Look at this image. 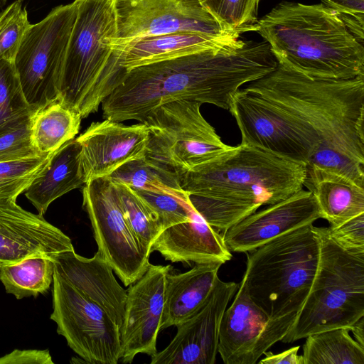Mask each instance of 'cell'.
Returning a JSON list of instances; mask_svg holds the SVG:
<instances>
[{"label":"cell","instance_id":"7402d4cb","mask_svg":"<svg viewBox=\"0 0 364 364\" xmlns=\"http://www.w3.org/2000/svg\"><path fill=\"white\" fill-rule=\"evenodd\" d=\"M223 264H196L190 270L166 275L161 330L176 326L193 314L209 296Z\"/></svg>","mask_w":364,"mask_h":364},{"label":"cell","instance_id":"3957f363","mask_svg":"<svg viewBox=\"0 0 364 364\" xmlns=\"http://www.w3.org/2000/svg\"><path fill=\"white\" fill-rule=\"evenodd\" d=\"M306 172L304 164L240 143L188 171L179 181L196 212L224 232L259 207L303 189Z\"/></svg>","mask_w":364,"mask_h":364},{"label":"cell","instance_id":"8fae6325","mask_svg":"<svg viewBox=\"0 0 364 364\" xmlns=\"http://www.w3.org/2000/svg\"><path fill=\"white\" fill-rule=\"evenodd\" d=\"M82 196L98 252L129 286L147 269L149 255L127 220L115 183L109 176L91 179L85 183Z\"/></svg>","mask_w":364,"mask_h":364},{"label":"cell","instance_id":"5bb4252c","mask_svg":"<svg viewBox=\"0 0 364 364\" xmlns=\"http://www.w3.org/2000/svg\"><path fill=\"white\" fill-rule=\"evenodd\" d=\"M239 283L218 277L203 305L176 326L170 343L151 356V364H214L218 354L219 329L228 304Z\"/></svg>","mask_w":364,"mask_h":364},{"label":"cell","instance_id":"f35d334b","mask_svg":"<svg viewBox=\"0 0 364 364\" xmlns=\"http://www.w3.org/2000/svg\"><path fill=\"white\" fill-rule=\"evenodd\" d=\"M299 346H295L282 353L274 354L266 351L265 357L259 361L260 364H304L302 355H298Z\"/></svg>","mask_w":364,"mask_h":364},{"label":"cell","instance_id":"7a4b0ae2","mask_svg":"<svg viewBox=\"0 0 364 364\" xmlns=\"http://www.w3.org/2000/svg\"><path fill=\"white\" fill-rule=\"evenodd\" d=\"M278 63L266 41L207 50L127 70L123 82L102 103L105 118L142 122L156 107L175 100L208 103L228 109L246 83Z\"/></svg>","mask_w":364,"mask_h":364},{"label":"cell","instance_id":"ffe728a7","mask_svg":"<svg viewBox=\"0 0 364 364\" xmlns=\"http://www.w3.org/2000/svg\"><path fill=\"white\" fill-rule=\"evenodd\" d=\"M152 251L172 262L224 264L232 257L223 235L197 212L189 221L164 229L155 239Z\"/></svg>","mask_w":364,"mask_h":364},{"label":"cell","instance_id":"d4e9b609","mask_svg":"<svg viewBox=\"0 0 364 364\" xmlns=\"http://www.w3.org/2000/svg\"><path fill=\"white\" fill-rule=\"evenodd\" d=\"M81 116L59 100L38 110L33 116L31 135L33 146L41 154H50L78 133Z\"/></svg>","mask_w":364,"mask_h":364},{"label":"cell","instance_id":"8992f818","mask_svg":"<svg viewBox=\"0 0 364 364\" xmlns=\"http://www.w3.org/2000/svg\"><path fill=\"white\" fill-rule=\"evenodd\" d=\"M246 253L240 284L252 301L269 317L297 316L317 268L316 227H301Z\"/></svg>","mask_w":364,"mask_h":364},{"label":"cell","instance_id":"cb8c5ba5","mask_svg":"<svg viewBox=\"0 0 364 364\" xmlns=\"http://www.w3.org/2000/svg\"><path fill=\"white\" fill-rule=\"evenodd\" d=\"M304 186L314 196L321 218L334 228L364 213V187L338 173L307 168Z\"/></svg>","mask_w":364,"mask_h":364},{"label":"cell","instance_id":"5b68a950","mask_svg":"<svg viewBox=\"0 0 364 364\" xmlns=\"http://www.w3.org/2000/svg\"><path fill=\"white\" fill-rule=\"evenodd\" d=\"M75 1L58 100L85 118L123 82L127 69L109 46L117 30L114 0Z\"/></svg>","mask_w":364,"mask_h":364},{"label":"cell","instance_id":"4fadbf2b","mask_svg":"<svg viewBox=\"0 0 364 364\" xmlns=\"http://www.w3.org/2000/svg\"><path fill=\"white\" fill-rule=\"evenodd\" d=\"M296 318L269 317L239 283L233 301L221 319L218 353L225 364H255L272 346L282 341Z\"/></svg>","mask_w":364,"mask_h":364},{"label":"cell","instance_id":"30bf717a","mask_svg":"<svg viewBox=\"0 0 364 364\" xmlns=\"http://www.w3.org/2000/svg\"><path fill=\"white\" fill-rule=\"evenodd\" d=\"M50 318L57 332L85 363L117 364L122 357L120 329L105 311L56 272Z\"/></svg>","mask_w":364,"mask_h":364},{"label":"cell","instance_id":"6da1fadb","mask_svg":"<svg viewBox=\"0 0 364 364\" xmlns=\"http://www.w3.org/2000/svg\"><path fill=\"white\" fill-rule=\"evenodd\" d=\"M243 89L277 114L284 157L364 187V76L313 79L278 65Z\"/></svg>","mask_w":364,"mask_h":364},{"label":"cell","instance_id":"74e56055","mask_svg":"<svg viewBox=\"0 0 364 364\" xmlns=\"http://www.w3.org/2000/svg\"><path fill=\"white\" fill-rule=\"evenodd\" d=\"M0 364H53L48 350H18L0 358Z\"/></svg>","mask_w":364,"mask_h":364},{"label":"cell","instance_id":"8d00e7d4","mask_svg":"<svg viewBox=\"0 0 364 364\" xmlns=\"http://www.w3.org/2000/svg\"><path fill=\"white\" fill-rule=\"evenodd\" d=\"M331 237L344 249L364 252V213L334 228H329Z\"/></svg>","mask_w":364,"mask_h":364},{"label":"cell","instance_id":"7c38bea8","mask_svg":"<svg viewBox=\"0 0 364 364\" xmlns=\"http://www.w3.org/2000/svg\"><path fill=\"white\" fill-rule=\"evenodd\" d=\"M117 30L114 48L144 37L178 32L240 38L226 30L199 0H114Z\"/></svg>","mask_w":364,"mask_h":364},{"label":"cell","instance_id":"d6a6232c","mask_svg":"<svg viewBox=\"0 0 364 364\" xmlns=\"http://www.w3.org/2000/svg\"><path fill=\"white\" fill-rule=\"evenodd\" d=\"M51 154L0 162V197L16 199L44 168Z\"/></svg>","mask_w":364,"mask_h":364},{"label":"cell","instance_id":"ac0fdd59","mask_svg":"<svg viewBox=\"0 0 364 364\" xmlns=\"http://www.w3.org/2000/svg\"><path fill=\"white\" fill-rule=\"evenodd\" d=\"M75 139L87 182L108 176L124 164L144 156L149 130L144 123L125 125L105 119L92 123Z\"/></svg>","mask_w":364,"mask_h":364},{"label":"cell","instance_id":"277c9868","mask_svg":"<svg viewBox=\"0 0 364 364\" xmlns=\"http://www.w3.org/2000/svg\"><path fill=\"white\" fill-rule=\"evenodd\" d=\"M282 68L313 79L364 76V46L323 4L282 1L257 21Z\"/></svg>","mask_w":364,"mask_h":364},{"label":"cell","instance_id":"ba28073f","mask_svg":"<svg viewBox=\"0 0 364 364\" xmlns=\"http://www.w3.org/2000/svg\"><path fill=\"white\" fill-rule=\"evenodd\" d=\"M201 105L175 100L148 114L141 122L149 130L144 156L179 178L230 149L203 117Z\"/></svg>","mask_w":364,"mask_h":364},{"label":"cell","instance_id":"d590c367","mask_svg":"<svg viewBox=\"0 0 364 364\" xmlns=\"http://www.w3.org/2000/svg\"><path fill=\"white\" fill-rule=\"evenodd\" d=\"M361 43H364V0H321Z\"/></svg>","mask_w":364,"mask_h":364},{"label":"cell","instance_id":"9c48e42d","mask_svg":"<svg viewBox=\"0 0 364 364\" xmlns=\"http://www.w3.org/2000/svg\"><path fill=\"white\" fill-rule=\"evenodd\" d=\"M77 2L53 8L39 22L30 24L14 65L32 111L58 100L68 45L76 18Z\"/></svg>","mask_w":364,"mask_h":364},{"label":"cell","instance_id":"44dd1931","mask_svg":"<svg viewBox=\"0 0 364 364\" xmlns=\"http://www.w3.org/2000/svg\"><path fill=\"white\" fill-rule=\"evenodd\" d=\"M240 38L216 37L198 33L178 32L144 37L114 48L122 67L127 70L212 49L237 48Z\"/></svg>","mask_w":364,"mask_h":364},{"label":"cell","instance_id":"603a6c76","mask_svg":"<svg viewBox=\"0 0 364 364\" xmlns=\"http://www.w3.org/2000/svg\"><path fill=\"white\" fill-rule=\"evenodd\" d=\"M85 183L80 146L76 139H71L50 154L44 168L24 192L43 215L53 201Z\"/></svg>","mask_w":364,"mask_h":364},{"label":"cell","instance_id":"60d3db41","mask_svg":"<svg viewBox=\"0 0 364 364\" xmlns=\"http://www.w3.org/2000/svg\"><path fill=\"white\" fill-rule=\"evenodd\" d=\"M7 0H0V12L5 8Z\"/></svg>","mask_w":364,"mask_h":364},{"label":"cell","instance_id":"f546056e","mask_svg":"<svg viewBox=\"0 0 364 364\" xmlns=\"http://www.w3.org/2000/svg\"><path fill=\"white\" fill-rule=\"evenodd\" d=\"M114 183L127 220L141 247L150 255L155 239L163 230L157 216L133 189L124 183Z\"/></svg>","mask_w":364,"mask_h":364},{"label":"cell","instance_id":"1f68e13d","mask_svg":"<svg viewBox=\"0 0 364 364\" xmlns=\"http://www.w3.org/2000/svg\"><path fill=\"white\" fill-rule=\"evenodd\" d=\"M228 31L243 33L257 29L260 0H199Z\"/></svg>","mask_w":364,"mask_h":364},{"label":"cell","instance_id":"f1b7e54d","mask_svg":"<svg viewBox=\"0 0 364 364\" xmlns=\"http://www.w3.org/2000/svg\"><path fill=\"white\" fill-rule=\"evenodd\" d=\"M108 176L112 181L124 183L134 190L181 189L177 175L145 156L124 164Z\"/></svg>","mask_w":364,"mask_h":364},{"label":"cell","instance_id":"4dcf8cb0","mask_svg":"<svg viewBox=\"0 0 364 364\" xmlns=\"http://www.w3.org/2000/svg\"><path fill=\"white\" fill-rule=\"evenodd\" d=\"M134 191L154 212L162 230L189 221L196 212L189 200L188 195L182 189Z\"/></svg>","mask_w":364,"mask_h":364},{"label":"cell","instance_id":"484cf974","mask_svg":"<svg viewBox=\"0 0 364 364\" xmlns=\"http://www.w3.org/2000/svg\"><path fill=\"white\" fill-rule=\"evenodd\" d=\"M303 345L304 364H364V347L348 328H335L309 335Z\"/></svg>","mask_w":364,"mask_h":364},{"label":"cell","instance_id":"e575fe53","mask_svg":"<svg viewBox=\"0 0 364 364\" xmlns=\"http://www.w3.org/2000/svg\"><path fill=\"white\" fill-rule=\"evenodd\" d=\"M31 124V120L21 127L0 136V162L42 155L33 144Z\"/></svg>","mask_w":364,"mask_h":364},{"label":"cell","instance_id":"d6986e66","mask_svg":"<svg viewBox=\"0 0 364 364\" xmlns=\"http://www.w3.org/2000/svg\"><path fill=\"white\" fill-rule=\"evenodd\" d=\"M52 259L55 272L102 307L120 329L127 291L119 284L112 268L101 254L97 251L92 257L86 258L73 250L60 252Z\"/></svg>","mask_w":364,"mask_h":364},{"label":"cell","instance_id":"83f0119b","mask_svg":"<svg viewBox=\"0 0 364 364\" xmlns=\"http://www.w3.org/2000/svg\"><path fill=\"white\" fill-rule=\"evenodd\" d=\"M35 113L23 92L14 62L0 60V136L31 120Z\"/></svg>","mask_w":364,"mask_h":364},{"label":"cell","instance_id":"e0dca14e","mask_svg":"<svg viewBox=\"0 0 364 364\" xmlns=\"http://www.w3.org/2000/svg\"><path fill=\"white\" fill-rule=\"evenodd\" d=\"M16 200L0 197V270L28 257L53 258L74 250L68 236L43 215L21 208Z\"/></svg>","mask_w":364,"mask_h":364},{"label":"cell","instance_id":"9a60e30c","mask_svg":"<svg viewBox=\"0 0 364 364\" xmlns=\"http://www.w3.org/2000/svg\"><path fill=\"white\" fill-rule=\"evenodd\" d=\"M171 265L149 264L144 274L127 291L120 336L121 359L130 363L139 353L155 355L164 304L166 274Z\"/></svg>","mask_w":364,"mask_h":364},{"label":"cell","instance_id":"2e32d148","mask_svg":"<svg viewBox=\"0 0 364 364\" xmlns=\"http://www.w3.org/2000/svg\"><path fill=\"white\" fill-rule=\"evenodd\" d=\"M319 218L314 196L303 188L241 220L225 230L223 237L230 252L246 253Z\"/></svg>","mask_w":364,"mask_h":364},{"label":"cell","instance_id":"52a82bcc","mask_svg":"<svg viewBox=\"0 0 364 364\" xmlns=\"http://www.w3.org/2000/svg\"><path fill=\"white\" fill-rule=\"evenodd\" d=\"M319 257L308 296L281 341L291 343L309 335L348 328L364 316V252L348 251L316 227Z\"/></svg>","mask_w":364,"mask_h":364},{"label":"cell","instance_id":"4316f807","mask_svg":"<svg viewBox=\"0 0 364 364\" xmlns=\"http://www.w3.org/2000/svg\"><path fill=\"white\" fill-rule=\"evenodd\" d=\"M54 272L52 258L36 256L3 267L0 280L7 293L20 299L46 292L53 282Z\"/></svg>","mask_w":364,"mask_h":364},{"label":"cell","instance_id":"836d02e7","mask_svg":"<svg viewBox=\"0 0 364 364\" xmlns=\"http://www.w3.org/2000/svg\"><path fill=\"white\" fill-rule=\"evenodd\" d=\"M22 2L23 0H16L0 12V60L14 61L31 24Z\"/></svg>","mask_w":364,"mask_h":364},{"label":"cell","instance_id":"ab89813d","mask_svg":"<svg viewBox=\"0 0 364 364\" xmlns=\"http://www.w3.org/2000/svg\"><path fill=\"white\" fill-rule=\"evenodd\" d=\"M350 331L360 346L364 347V316L358 319L350 328Z\"/></svg>","mask_w":364,"mask_h":364}]
</instances>
